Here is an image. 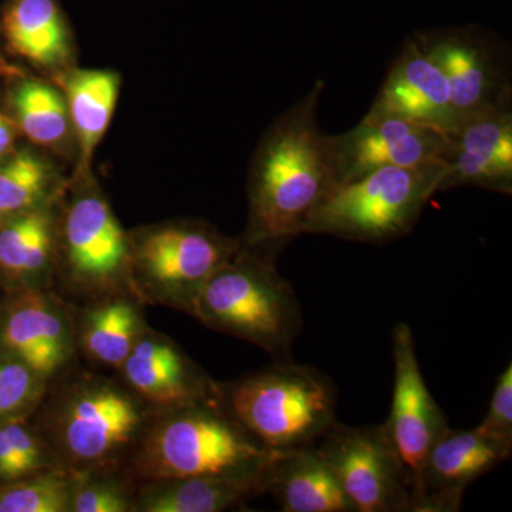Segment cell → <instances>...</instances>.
Masks as SVG:
<instances>
[{
  "mask_svg": "<svg viewBox=\"0 0 512 512\" xmlns=\"http://www.w3.org/2000/svg\"><path fill=\"white\" fill-rule=\"evenodd\" d=\"M46 383L45 377L15 357L0 359V420L32 410L45 394Z\"/></svg>",
  "mask_w": 512,
  "mask_h": 512,
  "instance_id": "obj_29",
  "label": "cell"
},
{
  "mask_svg": "<svg viewBox=\"0 0 512 512\" xmlns=\"http://www.w3.org/2000/svg\"><path fill=\"white\" fill-rule=\"evenodd\" d=\"M57 255L50 204L0 222V274L23 289H47Z\"/></svg>",
  "mask_w": 512,
  "mask_h": 512,
  "instance_id": "obj_19",
  "label": "cell"
},
{
  "mask_svg": "<svg viewBox=\"0 0 512 512\" xmlns=\"http://www.w3.org/2000/svg\"><path fill=\"white\" fill-rule=\"evenodd\" d=\"M140 299L131 293L96 299L76 320V346L97 365L120 370L148 328Z\"/></svg>",
  "mask_w": 512,
  "mask_h": 512,
  "instance_id": "obj_20",
  "label": "cell"
},
{
  "mask_svg": "<svg viewBox=\"0 0 512 512\" xmlns=\"http://www.w3.org/2000/svg\"><path fill=\"white\" fill-rule=\"evenodd\" d=\"M488 439L512 448V365L498 376L490 407L476 427Z\"/></svg>",
  "mask_w": 512,
  "mask_h": 512,
  "instance_id": "obj_30",
  "label": "cell"
},
{
  "mask_svg": "<svg viewBox=\"0 0 512 512\" xmlns=\"http://www.w3.org/2000/svg\"><path fill=\"white\" fill-rule=\"evenodd\" d=\"M74 474L40 471L0 488V512H70Z\"/></svg>",
  "mask_w": 512,
  "mask_h": 512,
  "instance_id": "obj_27",
  "label": "cell"
},
{
  "mask_svg": "<svg viewBox=\"0 0 512 512\" xmlns=\"http://www.w3.org/2000/svg\"><path fill=\"white\" fill-rule=\"evenodd\" d=\"M16 123L37 146L60 148L69 138V110L66 99L55 87L39 80H23L12 93Z\"/></svg>",
  "mask_w": 512,
  "mask_h": 512,
  "instance_id": "obj_24",
  "label": "cell"
},
{
  "mask_svg": "<svg viewBox=\"0 0 512 512\" xmlns=\"http://www.w3.org/2000/svg\"><path fill=\"white\" fill-rule=\"evenodd\" d=\"M356 512H407L410 477L382 426L338 421L315 444Z\"/></svg>",
  "mask_w": 512,
  "mask_h": 512,
  "instance_id": "obj_9",
  "label": "cell"
},
{
  "mask_svg": "<svg viewBox=\"0 0 512 512\" xmlns=\"http://www.w3.org/2000/svg\"><path fill=\"white\" fill-rule=\"evenodd\" d=\"M119 372L128 389L151 412L220 396V383L192 362L173 340L150 328L141 333Z\"/></svg>",
  "mask_w": 512,
  "mask_h": 512,
  "instance_id": "obj_15",
  "label": "cell"
},
{
  "mask_svg": "<svg viewBox=\"0 0 512 512\" xmlns=\"http://www.w3.org/2000/svg\"><path fill=\"white\" fill-rule=\"evenodd\" d=\"M2 28L10 49L37 66H59L69 57V23L59 0H8Z\"/></svg>",
  "mask_w": 512,
  "mask_h": 512,
  "instance_id": "obj_22",
  "label": "cell"
},
{
  "mask_svg": "<svg viewBox=\"0 0 512 512\" xmlns=\"http://www.w3.org/2000/svg\"><path fill=\"white\" fill-rule=\"evenodd\" d=\"M220 402L259 443L274 451L315 446L338 421L333 383L313 367L288 360L220 384Z\"/></svg>",
  "mask_w": 512,
  "mask_h": 512,
  "instance_id": "obj_5",
  "label": "cell"
},
{
  "mask_svg": "<svg viewBox=\"0 0 512 512\" xmlns=\"http://www.w3.org/2000/svg\"><path fill=\"white\" fill-rule=\"evenodd\" d=\"M265 494L262 481L187 477L147 480L134 497V511L220 512Z\"/></svg>",
  "mask_w": 512,
  "mask_h": 512,
  "instance_id": "obj_21",
  "label": "cell"
},
{
  "mask_svg": "<svg viewBox=\"0 0 512 512\" xmlns=\"http://www.w3.org/2000/svg\"><path fill=\"white\" fill-rule=\"evenodd\" d=\"M113 474H74L70 512H133L136 493Z\"/></svg>",
  "mask_w": 512,
  "mask_h": 512,
  "instance_id": "obj_28",
  "label": "cell"
},
{
  "mask_svg": "<svg viewBox=\"0 0 512 512\" xmlns=\"http://www.w3.org/2000/svg\"><path fill=\"white\" fill-rule=\"evenodd\" d=\"M191 315L286 359L302 326L291 284L279 274L268 249L242 245L202 286Z\"/></svg>",
  "mask_w": 512,
  "mask_h": 512,
  "instance_id": "obj_4",
  "label": "cell"
},
{
  "mask_svg": "<svg viewBox=\"0 0 512 512\" xmlns=\"http://www.w3.org/2000/svg\"><path fill=\"white\" fill-rule=\"evenodd\" d=\"M16 141L15 124L8 117L0 114V157L6 156L12 150Z\"/></svg>",
  "mask_w": 512,
  "mask_h": 512,
  "instance_id": "obj_31",
  "label": "cell"
},
{
  "mask_svg": "<svg viewBox=\"0 0 512 512\" xmlns=\"http://www.w3.org/2000/svg\"><path fill=\"white\" fill-rule=\"evenodd\" d=\"M64 284L96 301L131 293L130 241L109 201L100 192L77 194L57 227V258Z\"/></svg>",
  "mask_w": 512,
  "mask_h": 512,
  "instance_id": "obj_8",
  "label": "cell"
},
{
  "mask_svg": "<svg viewBox=\"0 0 512 512\" xmlns=\"http://www.w3.org/2000/svg\"><path fill=\"white\" fill-rule=\"evenodd\" d=\"M60 468L42 434L23 417L0 420V480H20L40 471Z\"/></svg>",
  "mask_w": 512,
  "mask_h": 512,
  "instance_id": "obj_26",
  "label": "cell"
},
{
  "mask_svg": "<svg viewBox=\"0 0 512 512\" xmlns=\"http://www.w3.org/2000/svg\"><path fill=\"white\" fill-rule=\"evenodd\" d=\"M6 355L28 365L49 382L76 350V320L49 289H22L10 301L0 325Z\"/></svg>",
  "mask_w": 512,
  "mask_h": 512,
  "instance_id": "obj_14",
  "label": "cell"
},
{
  "mask_svg": "<svg viewBox=\"0 0 512 512\" xmlns=\"http://www.w3.org/2000/svg\"><path fill=\"white\" fill-rule=\"evenodd\" d=\"M393 360L392 407L383 427L402 458L412 487L431 446L450 426L421 375L413 332L407 323H399L393 330Z\"/></svg>",
  "mask_w": 512,
  "mask_h": 512,
  "instance_id": "obj_12",
  "label": "cell"
},
{
  "mask_svg": "<svg viewBox=\"0 0 512 512\" xmlns=\"http://www.w3.org/2000/svg\"><path fill=\"white\" fill-rule=\"evenodd\" d=\"M120 84L119 73L111 70H74L64 82V99L79 146L77 177L87 174L107 133L119 101Z\"/></svg>",
  "mask_w": 512,
  "mask_h": 512,
  "instance_id": "obj_23",
  "label": "cell"
},
{
  "mask_svg": "<svg viewBox=\"0 0 512 512\" xmlns=\"http://www.w3.org/2000/svg\"><path fill=\"white\" fill-rule=\"evenodd\" d=\"M264 483L284 512H356L315 446L276 451Z\"/></svg>",
  "mask_w": 512,
  "mask_h": 512,
  "instance_id": "obj_18",
  "label": "cell"
},
{
  "mask_svg": "<svg viewBox=\"0 0 512 512\" xmlns=\"http://www.w3.org/2000/svg\"><path fill=\"white\" fill-rule=\"evenodd\" d=\"M325 83L293 104L266 131L249 174L248 227L242 245L274 249L306 234L309 220L339 187L329 136L318 123Z\"/></svg>",
  "mask_w": 512,
  "mask_h": 512,
  "instance_id": "obj_1",
  "label": "cell"
},
{
  "mask_svg": "<svg viewBox=\"0 0 512 512\" xmlns=\"http://www.w3.org/2000/svg\"><path fill=\"white\" fill-rule=\"evenodd\" d=\"M329 140L339 185L383 167L446 164L450 148V134L372 109Z\"/></svg>",
  "mask_w": 512,
  "mask_h": 512,
  "instance_id": "obj_11",
  "label": "cell"
},
{
  "mask_svg": "<svg viewBox=\"0 0 512 512\" xmlns=\"http://www.w3.org/2000/svg\"><path fill=\"white\" fill-rule=\"evenodd\" d=\"M440 191L478 187L512 194V97L471 114L450 134Z\"/></svg>",
  "mask_w": 512,
  "mask_h": 512,
  "instance_id": "obj_16",
  "label": "cell"
},
{
  "mask_svg": "<svg viewBox=\"0 0 512 512\" xmlns=\"http://www.w3.org/2000/svg\"><path fill=\"white\" fill-rule=\"evenodd\" d=\"M512 448L473 430L450 427L431 446L419 477L410 487L409 511L454 512L471 483L511 457Z\"/></svg>",
  "mask_w": 512,
  "mask_h": 512,
  "instance_id": "obj_13",
  "label": "cell"
},
{
  "mask_svg": "<svg viewBox=\"0 0 512 512\" xmlns=\"http://www.w3.org/2000/svg\"><path fill=\"white\" fill-rule=\"evenodd\" d=\"M128 241L133 295L188 315L208 278L242 247L239 239L201 221L140 228Z\"/></svg>",
  "mask_w": 512,
  "mask_h": 512,
  "instance_id": "obj_7",
  "label": "cell"
},
{
  "mask_svg": "<svg viewBox=\"0 0 512 512\" xmlns=\"http://www.w3.org/2000/svg\"><path fill=\"white\" fill-rule=\"evenodd\" d=\"M275 453L245 430L218 396L151 413L131 463L146 481L210 477L264 483Z\"/></svg>",
  "mask_w": 512,
  "mask_h": 512,
  "instance_id": "obj_2",
  "label": "cell"
},
{
  "mask_svg": "<svg viewBox=\"0 0 512 512\" xmlns=\"http://www.w3.org/2000/svg\"><path fill=\"white\" fill-rule=\"evenodd\" d=\"M413 37L446 77L460 123L512 97L507 52L484 30L433 29Z\"/></svg>",
  "mask_w": 512,
  "mask_h": 512,
  "instance_id": "obj_10",
  "label": "cell"
},
{
  "mask_svg": "<svg viewBox=\"0 0 512 512\" xmlns=\"http://www.w3.org/2000/svg\"><path fill=\"white\" fill-rule=\"evenodd\" d=\"M447 174L446 164L383 167L339 185L309 220L306 234L348 241H393L412 231Z\"/></svg>",
  "mask_w": 512,
  "mask_h": 512,
  "instance_id": "obj_6",
  "label": "cell"
},
{
  "mask_svg": "<svg viewBox=\"0 0 512 512\" xmlns=\"http://www.w3.org/2000/svg\"><path fill=\"white\" fill-rule=\"evenodd\" d=\"M151 413L127 386L82 376L64 384L46 403L40 434L62 470L114 471L136 450Z\"/></svg>",
  "mask_w": 512,
  "mask_h": 512,
  "instance_id": "obj_3",
  "label": "cell"
},
{
  "mask_svg": "<svg viewBox=\"0 0 512 512\" xmlns=\"http://www.w3.org/2000/svg\"><path fill=\"white\" fill-rule=\"evenodd\" d=\"M370 109L446 134L460 126L446 77L414 37L394 59Z\"/></svg>",
  "mask_w": 512,
  "mask_h": 512,
  "instance_id": "obj_17",
  "label": "cell"
},
{
  "mask_svg": "<svg viewBox=\"0 0 512 512\" xmlns=\"http://www.w3.org/2000/svg\"><path fill=\"white\" fill-rule=\"evenodd\" d=\"M55 174L46 160L20 151L0 163V222L49 204Z\"/></svg>",
  "mask_w": 512,
  "mask_h": 512,
  "instance_id": "obj_25",
  "label": "cell"
}]
</instances>
